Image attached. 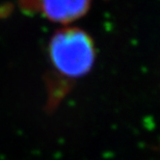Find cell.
I'll list each match as a JSON object with an SVG mask.
<instances>
[{
	"label": "cell",
	"mask_w": 160,
	"mask_h": 160,
	"mask_svg": "<svg viewBox=\"0 0 160 160\" xmlns=\"http://www.w3.org/2000/svg\"><path fill=\"white\" fill-rule=\"evenodd\" d=\"M50 57L53 66L69 77H80L92 69L95 48L92 38L79 28H62L50 42Z\"/></svg>",
	"instance_id": "1"
},
{
	"label": "cell",
	"mask_w": 160,
	"mask_h": 160,
	"mask_svg": "<svg viewBox=\"0 0 160 160\" xmlns=\"http://www.w3.org/2000/svg\"><path fill=\"white\" fill-rule=\"evenodd\" d=\"M91 0H40L44 15L53 22L70 23L86 14Z\"/></svg>",
	"instance_id": "2"
},
{
	"label": "cell",
	"mask_w": 160,
	"mask_h": 160,
	"mask_svg": "<svg viewBox=\"0 0 160 160\" xmlns=\"http://www.w3.org/2000/svg\"><path fill=\"white\" fill-rule=\"evenodd\" d=\"M20 4L25 11L34 12L40 8V0H20Z\"/></svg>",
	"instance_id": "3"
}]
</instances>
